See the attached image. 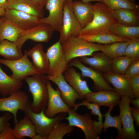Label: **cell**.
Here are the masks:
<instances>
[{"label":"cell","instance_id":"1","mask_svg":"<svg viewBox=\"0 0 139 139\" xmlns=\"http://www.w3.org/2000/svg\"><path fill=\"white\" fill-rule=\"evenodd\" d=\"M92 8L93 19L86 26L82 29L79 34L111 33L113 27L118 23L112 10L103 3L100 2L92 5Z\"/></svg>","mask_w":139,"mask_h":139},{"label":"cell","instance_id":"2","mask_svg":"<svg viewBox=\"0 0 139 139\" xmlns=\"http://www.w3.org/2000/svg\"><path fill=\"white\" fill-rule=\"evenodd\" d=\"M28 85L29 90L32 95L33 101L30 108L35 113H38L47 106L48 92L47 84L49 81L47 75L37 73L24 79Z\"/></svg>","mask_w":139,"mask_h":139},{"label":"cell","instance_id":"3","mask_svg":"<svg viewBox=\"0 0 139 139\" xmlns=\"http://www.w3.org/2000/svg\"><path fill=\"white\" fill-rule=\"evenodd\" d=\"M99 45L76 36H71L62 44L63 51L68 63L75 58L91 56L94 52L100 51Z\"/></svg>","mask_w":139,"mask_h":139},{"label":"cell","instance_id":"4","mask_svg":"<svg viewBox=\"0 0 139 139\" xmlns=\"http://www.w3.org/2000/svg\"><path fill=\"white\" fill-rule=\"evenodd\" d=\"M45 109L44 108L40 112L36 113L32 111L30 107L24 112L34 125L37 134L46 137L47 139L55 126L65 119L66 113H60L53 118H50L45 115Z\"/></svg>","mask_w":139,"mask_h":139},{"label":"cell","instance_id":"5","mask_svg":"<svg viewBox=\"0 0 139 139\" xmlns=\"http://www.w3.org/2000/svg\"><path fill=\"white\" fill-rule=\"evenodd\" d=\"M73 0H65L59 41L62 44L72 36H78L82 29L73 9Z\"/></svg>","mask_w":139,"mask_h":139},{"label":"cell","instance_id":"6","mask_svg":"<svg viewBox=\"0 0 139 139\" xmlns=\"http://www.w3.org/2000/svg\"><path fill=\"white\" fill-rule=\"evenodd\" d=\"M27 52L25 50L22 56L16 59L8 60L0 58V64L10 69L12 74L10 76L15 80L22 81L27 76L39 73L29 59Z\"/></svg>","mask_w":139,"mask_h":139},{"label":"cell","instance_id":"7","mask_svg":"<svg viewBox=\"0 0 139 139\" xmlns=\"http://www.w3.org/2000/svg\"><path fill=\"white\" fill-rule=\"evenodd\" d=\"M30 104L26 92L19 90L7 97L0 98V111L8 112L12 114L15 124L18 120L17 118L18 110L24 111L30 107Z\"/></svg>","mask_w":139,"mask_h":139},{"label":"cell","instance_id":"8","mask_svg":"<svg viewBox=\"0 0 139 139\" xmlns=\"http://www.w3.org/2000/svg\"><path fill=\"white\" fill-rule=\"evenodd\" d=\"M46 53L49 62V70L48 75L57 76L63 74L68 67L62 44L58 41L47 49Z\"/></svg>","mask_w":139,"mask_h":139},{"label":"cell","instance_id":"9","mask_svg":"<svg viewBox=\"0 0 139 139\" xmlns=\"http://www.w3.org/2000/svg\"><path fill=\"white\" fill-rule=\"evenodd\" d=\"M54 31L49 25L40 23L24 30L15 43L19 50L22 52V46L27 40L30 39L37 42H47L51 39Z\"/></svg>","mask_w":139,"mask_h":139},{"label":"cell","instance_id":"10","mask_svg":"<svg viewBox=\"0 0 139 139\" xmlns=\"http://www.w3.org/2000/svg\"><path fill=\"white\" fill-rule=\"evenodd\" d=\"M130 99L128 97H121L118 104L120 110L119 116L122 127V133L119 139L139 138V134L135 129L131 113Z\"/></svg>","mask_w":139,"mask_h":139},{"label":"cell","instance_id":"11","mask_svg":"<svg viewBox=\"0 0 139 139\" xmlns=\"http://www.w3.org/2000/svg\"><path fill=\"white\" fill-rule=\"evenodd\" d=\"M67 113L68 116L65 119L68 121L70 125L80 129L83 132L85 139H99L94 129V120L92 119L89 113L80 115L73 108H71Z\"/></svg>","mask_w":139,"mask_h":139},{"label":"cell","instance_id":"12","mask_svg":"<svg viewBox=\"0 0 139 139\" xmlns=\"http://www.w3.org/2000/svg\"><path fill=\"white\" fill-rule=\"evenodd\" d=\"M71 66L78 68L83 76L88 77L92 80L94 83L93 88L95 90L115 91L114 88L105 79L102 73L85 66L77 58L73 59L69 63L68 67Z\"/></svg>","mask_w":139,"mask_h":139},{"label":"cell","instance_id":"13","mask_svg":"<svg viewBox=\"0 0 139 139\" xmlns=\"http://www.w3.org/2000/svg\"><path fill=\"white\" fill-rule=\"evenodd\" d=\"M48 92L47 108L44 110L45 115L50 118H53L60 113H68L71 108L63 101L60 92L58 88L56 90L52 87L50 81L47 84Z\"/></svg>","mask_w":139,"mask_h":139},{"label":"cell","instance_id":"14","mask_svg":"<svg viewBox=\"0 0 139 139\" xmlns=\"http://www.w3.org/2000/svg\"><path fill=\"white\" fill-rule=\"evenodd\" d=\"M65 0H48L45 6L49 11L48 15L40 18V23L47 24L54 31H59L61 27L64 4Z\"/></svg>","mask_w":139,"mask_h":139},{"label":"cell","instance_id":"15","mask_svg":"<svg viewBox=\"0 0 139 139\" xmlns=\"http://www.w3.org/2000/svg\"><path fill=\"white\" fill-rule=\"evenodd\" d=\"M103 75L106 80L113 85L115 91L121 97H128L131 99L135 98L131 85V78L125 74L112 71L103 74Z\"/></svg>","mask_w":139,"mask_h":139},{"label":"cell","instance_id":"16","mask_svg":"<svg viewBox=\"0 0 139 139\" xmlns=\"http://www.w3.org/2000/svg\"><path fill=\"white\" fill-rule=\"evenodd\" d=\"M4 17L23 30L39 24L40 18L34 15L13 9L5 10Z\"/></svg>","mask_w":139,"mask_h":139},{"label":"cell","instance_id":"17","mask_svg":"<svg viewBox=\"0 0 139 139\" xmlns=\"http://www.w3.org/2000/svg\"><path fill=\"white\" fill-rule=\"evenodd\" d=\"M47 76L49 81L58 86L62 99L70 107H73L77 100H82L77 92L65 80L62 74L57 76Z\"/></svg>","mask_w":139,"mask_h":139},{"label":"cell","instance_id":"18","mask_svg":"<svg viewBox=\"0 0 139 139\" xmlns=\"http://www.w3.org/2000/svg\"><path fill=\"white\" fill-rule=\"evenodd\" d=\"M121 97L115 91L102 90L87 94L84 100L101 106L114 107L118 105Z\"/></svg>","mask_w":139,"mask_h":139},{"label":"cell","instance_id":"19","mask_svg":"<svg viewBox=\"0 0 139 139\" xmlns=\"http://www.w3.org/2000/svg\"><path fill=\"white\" fill-rule=\"evenodd\" d=\"M94 52L92 57H79V60L84 64L103 74L111 71L112 59L102 52Z\"/></svg>","mask_w":139,"mask_h":139},{"label":"cell","instance_id":"20","mask_svg":"<svg viewBox=\"0 0 139 139\" xmlns=\"http://www.w3.org/2000/svg\"><path fill=\"white\" fill-rule=\"evenodd\" d=\"M64 73L63 76L65 80L77 92L82 100H84L87 94L92 92L86 81L82 79L80 74L73 67H68Z\"/></svg>","mask_w":139,"mask_h":139},{"label":"cell","instance_id":"21","mask_svg":"<svg viewBox=\"0 0 139 139\" xmlns=\"http://www.w3.org/2000/svg\"><path fill=\"white\" fill-rule=\"evenodd\" d=\"M28 56L33 61V66L39 74L48 75L49 62L46 53L43 50L42 44L39 43L27 50Z\"/></svg>","mask_w":139,"mask_h":139},{"label":"cell","instance_id":"22","mask_svg":"<svg viewBox=\"0 0 139 139\" xmlns=\"http://www.w3.org/2000/svg\"><path fill=\"white\" fill-rule=\"evenodd\" d=\"M73 9L74 14L82 28L88 24L93 16L92 5L90 2L81 1L73 2Z\"/></svg>","mask_w":139,"mask_h":139},{"label":"cell","instance_id":"23","mask_svg":"<svg viewBox=\"0 0 139 139\" xmlns=\"http://www.w3.org/2000/svg\"><path fill=\"white\" fill-rule=\"evenodd\" d=\"M7 9H13L37 16L44 17L43 10L36 5L33 0H8Z\"/></svg>","mask_w":139,"mask_h":139},{"label":"cell","instance_id":"24","mask_svg":"<svg viewBox=\"0 0 139 139\" xmlns=\"http://www.w3.org/2000/svg\"><path fill=\"white\" fill-rule=\"evenodd\" d=\"M12 132L15 139H22L25 137L32 139L37 134L34 125L26 115L15 123Z\"/></svg>","mask_w":139,"mask_h":139},{"label":"cell","instance_id":"25","mask_svg":"<svg viewBox=\"0 0 139 139\" xmlns=\"http://www.w3.org/2000/svg\"><path fill=\"white\" fill-rule=\"evenodd\" d=\"M23 85L22 81L15 80L8 76L0 66V94L3 97L9 96L20 90Z\"/></svg>","mask_w":139,"mask_h":139},{"label":"cell","instance_id":"26","mask_svg":"<svg viewBox=\"0 0 139 139\" xmlns=\"http://www.w3.org/2000/svg\"><path fill=\"white\" fill-rule=\"evenodd\" d=\"M24 31L4 17L0 27V42L5 40L15 42Z\"/></svg>","mask_w":139,"mask_h":139},{"label":"cell","instance_id":"27","mask_svg":"<svg viewBox=\"0 0 139 139\" xmlns=\"http://www.w3.org/2000/svg\"><path fill=\"white\" fill-rule=\"evenodd\" d=\"M112 11L119 23L127 26H139L138 11L127 9H121Z\"/></svg>","mask_w":139,"mask_h":139},{"label":"cell","instance_id":"28","mask_svg":"<svg viewBox=\"0 0 139 139\" xmlns=\"http://www.w3.org/2000/svg\"><path fill=\"white\" fill-rule=\"evenodd\" d=\"M78 36L87 41L102 45H107L117 42L130 40L111 33L93 35L79 34Z\"/></svg>","mask_w":139,"mask_h":139},{"label":"cell","instance_id":"29","mask_svg":"<svg viewBox=\"0 0 139 139\" xmlns=\"http://www.w3.org/2000/svg\"><path fill=\"white\" fill-rule=\"evenodd\" d=\"M130 41L117 42L107 45L100 44L99 50L111 59L124 56L126 48Z\"/></svg>","mask_w":139,"mask_h":139},{"label":"cell","instance_id":"30","mask_svg":"<svg viewBox=\"0 0 139 139\" xmlns=\"http://www.w3.org/2000/svg\"><path fill=\"white\" fill-rule=\"evenodd\" d=\"M22 52L18 50L15 42L5 40L0 42V56L5 59L12 60L22 57Z\"/></svg>","mask_w":139,"mask_h":139},{"label":"cell","instance_id":"31","mask_svg":"<svg viewBox=\"0 0 139 139\" xmlns=\"http://www.w3.org/2000/svg\"><path fill=\"white\" fill-rule=\"evenodd\" d=\"M82 106H86L88 109L91 110L92 114L98 116V121H94V126L95 130L98 135L100 134L103 130L102 118L103 115L100 111V106L95 103L83 100L80 103H75L73 107V109L76 110L79 107Z\"/></svg>","mask_w":139,"mask_h":139},{"label":"cell","instance_id":"32","mask_svg":"<svg viewBox=\"0 0 139 139\" xmlns=\"http://www.w3.org/2000/svg\"><path fill=\"white\" fill-rule=\"evenodd\" d=\"M111 33L131 40L139 38V26H127L118 23L113 27Z\"/></svg>","mask_w":139,"mask_h":139},{"label":"cell","instance_id":"33","mask_svg":"<svg viewBox=\"0 0 139 139\" xmlns=\"http://www.w3.org/2000/svg\"><path fill=\"white\" fill-rule=\"evenodd\" d=\"M114 107L113 106L109 107L108 112L103 115L105 119L103 124V130L104 132H106L110 127L116 128L118 132V135L116 138L119 139L122 133V125L119 116L112 117L111 115V112Z\"/></svg>","mask_w":139,"mask_h":139},{"label":"cell","instance_id":"34","mask_svg":"<svg viewBox=\"0 0 139 139\" xmlns=\"http://www.w3.org/2000/svg\"><path fill=\"white\" fill-rule=\"evenodd\" d=\"M102 2L112 10L127 9L138 11L139 5L129 0H101Z\"/></svg>","mask_w":139,"mask_h":139},{"label":"cell","instance_id":"35","mask_svg":"<svg viewBox=\"0 0 139 139\" xmlns=\"http://www.w3.org/2000/svg\"><path fill=\"white\" fill-rule=\"evenodd\" d=\"M74 127L65 123H59L54 127L47 139H62L66 134L72 132Z\"/></svg>","mask_w":139,"mask_h":139},{"label":"cell","instance_id":"36","mask_svg":"<svg viewBox=\"0 0 139 139\" xmlns=\"http://www.w3.org/2000/svg\"><path fill=\"white\" fill-rule=\"evenodd\" d=\"M133 60L125 56L112 59L111 71L117 73L125 74L128 66Z\"/></svg>","mask_w":139,"mask_h":139},{"label":"cell","instance_id":"37","mask_svg":"<svg viewBox=\"0 0 139 139\" xmlns=\"http://www.w3.org/2000/svg\"><path fill=\"white\" fill-rule=\"evenodd\" d=\"M125 56L133 59H139V38L130 40L125 51Z\"/></svg>","mask_w":139,"mask_h":139},{"label":"cell","instance_id":"38","mask_svg":"<svg viewBox=\"0 0 139 139\" xmlns=\"http://www.w3.org/2000/svg\"><path fill=\"white\" fill-rule=\"evenodd\" d=\"M139 74V59L133 60L127 67L125 75L131 78Z\"/></svg>","mask_w":139,"mask_h":139},{"label":"cell","instance_id":"39","mask_svg":"<svg viewBox=\"0 0 139 139\" xmlns=\"http://www.w3.org/2000/svg\"><path fill=\"white\" fill-rule=\"evenodd\" d=\"M12 129L8 122L0 133V139H15Z\"/></svg>","mask_w":139,"mask_h":139},{"label":"cell","instance_id":"40","mask_svg":"<svg viewBox=\"0 0 139 139\" xmlns=\"http://www.w3.org/2000/svg\"><path fill=\"white\" fill-rule=\"evenodd\" d=\"M131 82L135 98L139 97V74L131 77Z\"/></svg>","mask_w":139,"mask_h":139},{"label":"cell","instance_id":"41","mask_svg":"<svg viewBox=\"0 0 139 139\" xmlns=\"http://www.w3.org/2000/svg\"><path fill=\"white\" fill-rule=\"evenodd\" d=\"M13 117L12 114L8 112H6L3 115L0 117V133Z\"/></svg>","mask_w":139,"mask_h":139},{"label":"cell","instance_id":"42","mask_svg":"<svg viewBox=\"0 0 139 139\" xmlns=\"http://www.w3.org/2000/svg\"><path fill=\"white\" fill-rule=\"evenodd\" d=\"M131 112L136 126H139V109L135 107H131Z\"/></svg>","mask_w":139,"mask_h":139},{"label":"cell","instance_id":"43","mask_svg":"<svg viewBox=\"0 0 139 139\" xmlns=\"http://www.w3.org/2000/svg\"><path fill=\"white\" fill-rule=\"evenodd\" d=\"M48 0H33L36 6L40 9L43 10Z\"/></svg>","mask_w":139,"mask_h":139},{"label":"cell","instance_id":"44","mask_svg":"<svg viewBox=\"0 0 139 139\" xmlns=\"http://www.w3.org/2000/svg\"><path fill=\"white\" fill-rule=\"evenodd\" d=\"M130 99V103L132 104L136 108L139 109V97Z\"/></svg>","mask_w":139,"mask_h":139},{"label":"cell","instance_id":"45","mask_svg":"<svg viewBox=\"0 0 139 139\" xmlns=\"http://www.w3.org/2000/svg\"><path fill=\"white\" fill-rule=\"evenodd\" d=\"M8 0H0V8L6 9L7 8Z\"/></svg>","mask_w":139,"mask_h":139},{"label":"cell","instance_id":"46","mask_svg":"<svg viewBox=\"0 0 139 139\" xmlns=\"http://www.w3.org/2000/svg\"><path fill=\"white\" fill-rule=\"evenodd\" d=\"M32 139H47V138L39 134H37L33 137Z\"/></svg>","mask_w":139,"mask_h":139},{"label":"cell","instance_id":"47","mask_svg":"<svg viewBox=\"0 0 139 139\" xmlns=\"http://www.w3.org/2000/svg\"><path fill=\"white\" fill-rule=\"evenodd\" d=\"M5 11V9L0 8V16H4Z\"/></svg>","mask_w":139,"mask_h":139},{"label":"cell","instance_id":"48","mask_svg":"<svg viewBox=\"0 0 139 139\" xmlns=\"http://www.w3.org/2000/svg\"><path fill=\"white\" fill-rule=\"evenodd\" d=\"M81 1L86 3L90 2L91 1H96L102 2L101 0H81Z\"/></svg>","mask_w":139,"mask_h":139},{"label":"cell","instance_id":"49","mask_svg":"<svg viewBox=\"0 0 139 139\" xmlns=\"http://www.w3.org/2000/svg\"><path fill=\"white\" fill-rule=\"evenodd\" d=\"M4 16H3L2 17L0 18V25H1V23H2V22L3 20L4 19Z\"/></svg>","mask_w":139,"mask_h":139},{"label":"cell","instance_id":"50","mask_svg":"<svg viewBox=\"0 0 139 139\" xmlns=\"http://www.w3.org/2000/svg\"><path fill=\"white\" fill-rule=\"evenodd\" d=\"M129 0L131 1V2H134L136 0Z\"/></svg>","mask_w":139,"mask_h":139},{"label":"cell","instance_id":"51","mask_svg":"<svg viewBox=\"0 0 139 139\" xmlns=\"http://www.w3.org/2000/svg\"></svg>","mask_w":139,"mask_h":139}]
</instances>
